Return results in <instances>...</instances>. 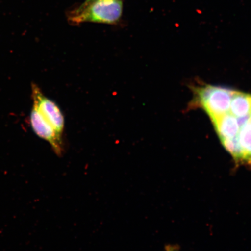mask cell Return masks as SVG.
<instances>
[{
    "instance_id": "cell-1",
    "label": "cell",
    "mask_w": 251,
    "mask_h": 251,
    "mask_svg": "<svg viewBox=\"0 0 251 251\" xmlns=\"http://www.w3.org/2000/svg\"><path fill=\"white\" fill-rule=\"evenodd\" d=\"M122 12V0H99L84 2L69 12L67 18L69 23L74 25L84 23L116 25L120 21Z\"/></svg>"
},
{
    "instance_id": "cell-2",
    "label": "cell",
    "mask_w": 251,
    "mask_h": 251,
    "mask_svg": "<svg viewBox=\"0 0 251 251\" xmlns=\"http://www.w3.org/2000/svg\"><path fill=\"white\" fill-rule=\"evenodd\" d=\"M234 93L227 88L207 85L196 90V102L212 120L229 112Z\"/></svg>"
},
{
    "instance_id": "cell-3",
    "label": "cell",
    "mask_w": 251,
    "mask_h": 251,
    "mask_svg": "<svg viewBox=\"0 0 251 251\" xmlns=\"http://www.w3.org/2000/svg\"><path fill=\"white\" fill-rule=\"evenodd\" d=\"M33 106L39 110L46 120L62 138L65 128V118L56 103L44 95L38 86L31 84Z\"/></svg>"
},
{
    "instance_id": "cell-4",
    "label": "cell",
    "mask_w": 251,
    "mask_h": 251,
    "mask_svg": "<svg viewBox=\"0 0 251 251\" xmlns=\"http://www.w3.org/2000/svg\"><path fill=\"white\" fill-rule=\"evenodd\" d=\"M30 123L34 133L47 141L56 154L61 156L64 151L62 138L56 134L54 128L34 106L30 113Z\"/></svg>"
},
{
    "instance_id": "cell-5",
    "label": "cell",
    "mask_w": 251,
    "mask_h": 251,
    "mask_svg": "<svg viewBox=\"0 0 251 251\" xmlns=\"http://www.w3.org/2000/svg\"><path fill=\"white\" fill-rule=\"evenodd\" d=\"M221 140L233 139L239 133L240 127L237 119L230 113L212 119Z\"/></svg>"
},
{
    "instance_id": "cell-6",
    "label": "cell",
    "mask_w": 251,
    "mask_h": 251,
    "mask_svg": "<svg viewBox=\"0 0 251 251\" xmlns=\"http://www.w3.org/2000/svg\"><path fill=\"white\" fill-rule=\"evenodd\" d=\"M230 114L235 117L251 115V95L235 92L231 100Z\"/></svg>"
},
{
    "instance_id": "cell-7",
    "label": "cell",
    "mask_w": 251,
    "mask_h": 251,
    "mask_svg": "<svg viewBox=\"0 0 251 251\" xmlns=\"http://www.w3.org/2000/svg\"><path fill=\"white\" fill-rule=\"evenodd\" d=\"M238 136L247 162L251 163V118L240 127Z\"/></svg>"
},
{
    "instance_id": "cell-8",
    "label": "cell",
    "mask_w": 251,
    "mask_h": 251,
    "mask_svg": "<svg viewBox=\"0 0 251 251\" xmlns=\"http://www.w3.org/2000/svg\"><path fill=\"white\" fill-rule=\"evenodd\" d=\"M222 143L227 151L238 162L246 161V157L241 146L238 136L230 139L222 140Z\"/></svg>"
},
{
    "instance_id": "cell-9",
    "label": "cell",
    "mask_w": 251,
    "mask_h": 251,
    "mask_svg": "<svg viewBox=\"0 0 251 251\" xmlns=\"http://www.w3.org/2000/svg\"><path fill=\"white\" fill-rule=\"evenodd\" d=\"M166 251H179L177 247L168 246L166 247Z\"/></svg>"
},
{
    "instance_id": "cell-10",
    "label": "cell",
    "mask_w": 251,
    "mask_h": 251,
    "mask_svg": "<svg viewBox=\"0 0 251 251\" xmlns=\"http://www.w3.org/2000/svg\"><path fill=\"white\" fill-rule=\"evenodd\" d=\"M95 1H99V0H86L85 1L86 2H93ZM104 1H114V0H104Z\"/></svg>"
}]
</instances>
